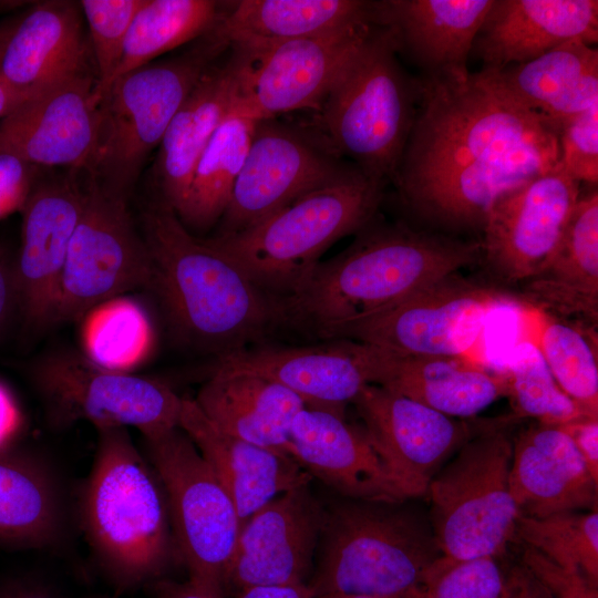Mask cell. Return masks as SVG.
<instances>
[{
	"mask_svg": "<svg viewBox=\"0 0 598 598\" xmlns=\"http://www.w3.org/2000/svg\"><path fill=\"white\" fill-rule=\"evenodd\" d=\"M559 159L555 128L478 72L464 81L423 78L394 182L424 221L448 230L482 229L497 198Z\"/></svg>",
	"mask_w": 598,
	"mask_h": 598,
	"instance_id": "obj_1",
	"label": "cell"
},
{
	"mask_svg": "<svg viewBox=\"0 0 598 598\" xmlns=\"http://www.w3.org/2000/svg\"><path fill=\"white\" fill-rule=\"evenodd\" d=\"M478 260L480 241L368 225L350 247L319 261L296 292L280 299L283 326L330 340L339 329Z\"/></svg>",
	"mask_w": 598,
	"mask_h": 598,
	"instance_id": "obj_2",
	"label": "cell"
},
{
	"mask_svg": "<svg viewBox=\"0 0 598 598\" xmlns=\"http://www.w3.org/2000/svg\"><path fill=\"white\" fill-rule=\"evenodd\" d=\"M142 236L152 261L148 289L158 295L186 344L217 359L249 348L283 326L280 299L195 237L164 200L142 214Z\"/></svg>",
	"mask_w": 598,
	"mask_h": 598,
	"instance_id": "obj_3",
	"label": "cell"
},
{
	"mask_svg": "<svg viewBox=\"0 0 598 598\" xmlns=\"http://www.w3.org/2000/svg\"><path fill=\"white\" fill-rule=\"evenodd\" d=\"M79 514L93 556L122 590L159 581L179 560L167 498L127 429H96Z\"/></svg>",
	"mask_w": 598,
	"mask_h": 598,
	"instance_id": "obj_4",
	"label": "cell"
},
{
	"mask_svg": "<svg viewBox=\"0 0 598 598\" xmlns=\"http://www.w3.org/2000/svg\"><path fill=\"white\" fill-rule=\"evenodd\" d=\"M383 185L354 166L246 229L203 240L282 299L297 291L333 243L371 224Z\"/></svg>",
	"mask_w": 598,
	"mask_h": 598,
	"instance_id": "obj_5",
	"label": "cell"
},
{
	"mask_svg": "<svg viewBox=\"0 0 598 598\" xmlns=\"http://www.w3.org/2000/svg\"><path fill=\"white\" fill-rule=\"evenodd\" d=\"M401 503L347 499L324 508L313 598H403L441 556L432 526Z\"/></svg>",
	"mask_w": 598,
	"mask_h": 598,
	"instance_id": "obj_6",
	"label": "cell"
},
{
	"mask_svg": "<svg viewBox=\"0 0 598 598\" xmlns=\"http://www.w3.org/2000/svg\"><path fill=\"white\" fill-rule=\"evenodd\" d=\"M390 29L375 24L319 111L331 147L365 174L395 179L421 99Z\"/></svg>",
	"mask_w": 598,
	"mask_h": 598,
	"instance_id": "obj_7",
	"label": "cell"
},
{
	"mask_svg": "<svg viewBox=\"0 0 598 598\" xmlns=\"http://www.w3.org/2000/svg\"><path fill=\"white\" fill-rule=\"evenodd\" d=\"M226 48L228 44L213 30L193 50L114 80L101 97L97 142L89 176L128 196L173 117Z\"/></svg>",
	"mask_w": 598,
	"mask_h": 598,
	"instance_id": "obj_8",
	"label": "cell"
},
{
	"mask_svg": "<svg viewBox=\"0 0 598 598\" xmlns=\"http://www.w3.org/2000/svg\"><path fill=\"white\" fill-rule=\"evenodd\" d=\"M513 415L470 437L427 487L432 529L443 556L502 555L519 516L509 488Z\"/></svg>",
	"mask_w": 598,
	"mask_h": 598,
	"instance_id": "obj_9",
	"label": "cell"
},
{
	"mask_svg": "<svg viewBox=\"0 0 598 598\" xmlns=\"http://www.w3.org/2000/svg\"><path fill=\"white\" fill-rule=\"evenodd\" d=\"M143 440L167 498L179 559L188 578L225 594L241 528L231 498L179 426Z\"/></svg>",
	"mask_w": 598,
	"mask_h": 598,
	"instance_id": "obj_10",
	"label": "cell"
},
{
	"mask_svg": "<svg viewBox=\"0 0 598 598\" xmlns=\"http://www.w3.org/2000/svg\"><path fill=\"white\" fill-rule=\"evenodd\" d=\"M32 380L52 424L89 422L142 436L177 427L183 398L167 384L97 364L84 353L53 351L32 367Z\"/></svg>",
	"mask_w": 598,
	"mask_h": 598,
	"instance_id": "obj_11",
	"label": "cell"
},
{
	"mask_svg": "<svg viewBox=\"0 0 598 598\" xmlns=\"http://www.w3.org/2000/svg\"><path fill=\"white\" fill-rule=\"evenodd\" d=\"M152 261L127 196L89 176L60 283L53 324L82 319L99 305L150 288Z\"/></svg>",
	"mask_w": 598,
	"mask_h": 598,
	"instance_id": "obj_12",
	"label": "cell"
},
{
	"mask_svg": "<svg viewBox=\"0 0 598 598\" xmlns=\"http://www.w3.org/2000/svg\"><path fill=\"white\" fill-rule=\"evenodd\" d=\"M375 23L255 49H234L238 112L260 122L305 109L319 111Z\"/></svg>",
	"mask_w": 598,
	"mask_h": 598,
	"instance_id": "obj_13",
	"label": "cell"
},
{
	"mask_svg": "<svg viewBox=\"0 0 598 598\" xmlns=\"http://www.w3.org/2000/svg\"><path fill=\"white\" fill-rule=\"evenodd\" d=\"M509 302V296L453 272L339 329L330 340L349 339L401 354L473 358L488 315Z\"/></svg>",
	"mask_w": 598,
	"mask_h": 598,
	"instance_id": "obj_14",
	"label": "cell"
},
{
	"mask_svg": "<svg viewBox=\"0 0 598 598\" xmlns=\"http://www.w3.org/2000/svg\"><path fill=\"white\" fill-rule=\"evenodd\" d=\"M354 166L288 126L260 121L216 235L246 229Z\"/></svg>",
	"mask_w": 598,
	"mask_h": 598,
	"instance_id": "obj_15",
	"label": "cell"
},
{
	"mask_svg": "<svg viewBox=\"0 0 598 598\" xmlns=\"http://www.w3.org/2000/svg\"><path fill=\"white\" fill-rule=\"evenodd\" d=\"M579 185L559 164L497 198L482 228L481 260L508 283L534 276L556 250Z\"/></svg>",
	"mask_w": 598,
	"mask_h": 598,
	"instance_id": "obj_16",
	"label": "cell"
},
{
	"mask_svg": "<svg viewBox=\"0 0 598 598\" xmlns=\"http://www.w3.org/2000/svg\"><path fill=\"white\" fill-rule=\"evenodd\" d=\"M352 403L406 499L426 495L443 462L470 437L495 424L475 427L377 384L365 385Z\"/></svg>",
	"mask_w": 598,
	"mask_h": 598,
	"instance_id": "obj_17",
	"label": "cell"
},
{
	"mask_svg": "<svg viewBox=\"0 0 598 598\" xmlns=\"http://www.w3.org/2000/svg\"><path fill=\"white\" fill-rule=\"evenodd\" d=\"M84 198L76 174L39 179L23 209L13 272L17 311L30 330L52 326L70 243Z\"/></svg>",
	"mask_w": 598,
	"mask_h": 598,
	"instance_id": "obj_18",
	"label": "cell"
},
{
	"mask_svg": "<svg viewBox=\"0 0 598 598\" xmlns=\"http://www.w3.org/2000/svg\"><path fill=\"white\" fill-rule=\"evenodd\" d=\"M210 373H245L274 381L300 396L307 408L344 415L368 384H377L375 349L332 339L303 347H249L217 358Z\"/></svg>",
	"mask_w": 598,
	"mask_h": 598,
	"instance_id": "obj_19",
	"label": "cell"
},
{
	"mask_svg": "<svg viewBox=\"0 0 598 598\" xmlns=\"http://www.w3.org/2000/svg\"><path fill=\"white\" fill-rule=\"evenodd\" d=\"M323 520L324 507L309 484L289 489L264 505L241 525L225 591L308 584Z\"/></svg>",
	"mask_w": 598,
	"mask_h": 598,
	"instance_id": "obj_20",
	"label": "cell"
},
{
	"mask_svg": "<svg viewBox=\"0 0 598 598\" xmlns=\"http://www.w3.org/2000/svg\"><path fill=\"white\" fill-rule=\"evenodd\" d=\"M96 85L84 72L24 102L0 120V154L39 168L87 172L100 125Z\"/></svg>",
	"mask_w": 598,
	"mask_h": 598,
	"instance_id": "obj_21",
	"label": "cell"
},
{
	"mask_svg": "<svg viewBox=\"0 0 598 598\" xmlns=\"http://www.w3.org/2000/svg\"><path fill=\"white\" fill-rule=\"evenodd\" d=\"M288 454L350 499H406L363 427L348 423L344 415L305 408L292 423Z\"/></svg>",
	"mask_w": 598,
	"mask_h": 598,
	"instance_id": "obj_22",
	"label": "cell"
},
{
	"mask_svg": "<svg viewBox=\"0 0 598 598\" xmlns=\"http://www.w3.org/2000/svg\"><path fill=\"white\" fill-rule=\"evenodd\" d=\"M79 2L53 0L19 17L0 47V82L31 100L86 71Z\"/></svg>",
	"mask_w": 598,
	"mask_h": 598,
	"instance_id": "obj_23",
	"label": "cell"
},
{
	"mask_svg": "<svg viewBox=\"0 0 598 598\" xmlns=\"http://www.w3.org/2000/svg\"><path fill=\"white\" fill-rule=\"evenodd\" d=\"M574 40H598L596 0H493L472 51L483 68L523 63Z\"/></svg>",
	"mask_w": 598,
	"mask_h": 598,
	"instance_id": "obj_24",
	"label": "cell"
},
{
	"mask_svg": "<svg viewBox=\"0 0 598 598\" xmlns=\"http://www.w3.org/2000/svg\"><path fill=\"white\" fill-rule=\"evenodd\" d=\"M509 488L519 516L543 518L598 506V482L558 426L536 423L517 435Z\"/></svg>",
	"mask_w": 598,
	"mask_h": 598,
	"instance_id": "obj_25",
	"label": "cell"
},
{
	"mask_svg": "<svg viewBox=\"0 0 598 598\" xmlns=\"http://www.w3.org/2000/svg\"><path fill=\"white\" fill-rule=\"evenodd\" d=\"M493 0L375 1V24L391 30L425 78L464 81L474 40Z\"/></svg>",
	"mask_w": 598,
	"mask_h": 598,
	"instance_id": "obj_26",
	"label": "cell"
},
{
	"mask_svg": "<svg viewBox=\"0 0 598 598\" xmlns=\"http://www.w3.org/2000/svg\"><path fill=\"white\" fill-rule=\"evenodd\" d=\"M178 426L189 436L231 498L241 525L278 495L309 484L311 475L291 456L225 433L183 398Z\"/></svg>",
	"mask_w": 598,
	"mask_h": 598,
	"instance_id": "obj_27",
	"label": "cell"
},
{
	"mask_svg": "<svg viewBox=\"0 0 598 598\" xmlns=\"http://www.w3.org/2000/svg\"><path fill=\"white\" fill-rule=\"evenodd\" d=\"M478 73L499 94L555 131L563 121L598 104V51L581 40L523 63Z\"/></svg>",
	"mask_w": 598,
	"mask_h": 598,
	"instance_id": "obj_28",
	"label": "cell"
},
{
	"mask_svg": "<svg viewBox=\"0 0 598 598\" xmlns=\"http://www.w3.org/2000/svg\"><path fill=\"white\" fill-rule=\"evenodd\" d=\"M533 308L558 318L598 323V192L582 194L556 250L544 267L522 282Z\"/></svg>",
	"mask_w": 598,
	"mask_h": 598,
	"instance_id": "obj_29",
	"label": "cell"
},
{
	"mask_svg": "<svg viewBox=\"0 0 598 598\" xmlns=\"http://www.w3.org/2000/svg\"><path fill=\"white\" fill-rule=\"evenodd\" d=\"M378 382L451 417H472L506 396L503 372L470 357L401 354L377 347Z\"/></svg>",
	"mask_w": 598,
	"mask_h": 598,
	"instance_id": "obj_30",
	"label": "cell"
},
{
	"mask_svg": "<svg viewBox=\"0 0 598 598\" xmlns=\"http://www.w3.org/2000/svg\"><path fill=\"white\" fill-rule=\"evenodd\" d=\"M237 83L231 61L210 66L193 87L158 146L154 176L162 200L179 216L197 162L224 117L235 106Z\"/></svg>",
	"mask_w": 598,
	"mask_h": 598,
	"instance_id": "obj_31",
	"label": "cell"
},
{
	"mask_svg": "<svg viewBox=\"0 0 598 598\" xmlns=\"http://www.w3.org/2000/svg\"><path fill=\"white\" fill-rule=\"evenodd\" d=\"M194 400L225 433L286 455L292 423L307 408L281 384L245 373H210Z\"/></svg>",
	"mask_w": 598,
	"mask_h": 598,
	"instance_id": "obj_32",
	"label": "cell"
},
{
	"mask_svg": "<svg viewBox=\"0 0 598 598\" xmlns=\"http://www.w3.org/2000/svg\"><path fill=\"white\" fill-rule=\"evenodd\" d=\"M365 22L375 23V1L241 0L214 32L231 49H255Z\"/></svg>",
	"mask_w": 598,
	"mask_h": 598,
	"instance_id": "obj_33",
	"label": "cell"
},
{
	"mask_svg": "<svg viewBox=\"0 0 598 598\" xmlns=\"http://www.w3.org/2000/svg\"><path fill=\"white\" fill-rule=\"evenodd\" d=\"M64 526L62 489L48 464L14 447L0 450V546L47 547Z\"/></svg>",
	"mask_w": 598,
	"mask_h": 598,
	"instance_id": "obj_34",
	"label": "cell"
},
{
	"mask_svg": "<svg viewBox=\"0 0 598 598\" xmlns=\"http://www.w3.org/2000/svg\"><path fill=\"white\" fill-rule=\"evenodd\" d=\"M258 121L234 107L210 137L195 167L186 204L178 216L190 230L217 223L246 161Z\"/></svg>",
	"mask_w": 598,
	"mask_h": 598,
	"instance_id": "obj_35",
	"label": "cell"
},
{
	"mask_svg": "<svg viewBox=\"0 0 598 598\" xmlns=\"http://www.w3.org/2000/svg\"><path fill=\"white\" fill-rule=\"evenodd\" d=\"M530 307V306H528ZM523 316L528 342L540 352L558 386L590 417H598V334L596 327L530 307Z\"/></svg>",
	"mask_w": 598,
	"mask_h": 598,
	"instance_id": "obj_36",
	"label": "cell"
},
{
	"mask_svg": "<svg viewBox=\"0 0 598 598\" xmlns=\"http://www.w3.org/2000/svg\"><path fill=\"white\" fill-rule=\"evenodd\" d=\"M221 7L212 0H144L130 27L113 81L212 32L224 13Z\"/></svg>",
	"mask_w": 598,
	"mask_h": 598,
	"instance_id": "obj_37",
	"label": "cell"
},
{
	"mask_svg": "<svg viewBox=\"0 0 598 598\" xmlns=\"http://www.w3.org/2000/svg\"><path fill=\"white\" fill-rule=\"evenodd\" d=\"M516 535L556 565L598 585V512H565L543 518L518 516Z\"/></svg>",
	"mask_w": 598,
	"mask_h": 598,
	"instance_id": "obj_38",
	"label": "cell"
},
{
	"mask_svg": "<svg viewBox=\"0 0 598 598\" xmlns=\"http://www.w3.org/2000/svg\"><path fill=\"white\" fill-rule=\"evenodd\" d=\"M84 317V354L97 364L131 372L145 357L152 339L151 327L133 301L121 296L99 305Z\"/></svg>",
	"mask_w": 598,
	"mask_h": 598,
	"instance_id": "obj_39",
	"label": "cell"
},
{
	"mask_svg": "<svg viewBox=\"0 0 598 598\" xmlns=\"http://www.w3.org/2000/svg\"><path fill=\"white\" fill-rule=\"evenodd\" d=\"M503 373L514 417H532L544 425L560 426L587 416L558 386L533 343H520Z\"/></svg>",
	"mask_w": 598,
	"mask_h": 598,
	"instance_id": "obj_40",
	"label": "cell"
},
{
	"mask_svg": "<svg viewBox=\"0 0 598 598\" xmlns=\"http://www.w3.org/2000/svg\"><path fill=\"white\" fill-rule=\"evenodd\" d=\"M144 0H82L90 45L96 65V90L102 97L122 60L130 27Z\"/></svg>",
	"mask_w": 598,
	"mask_h": 598,
	"instance_id": "obj_41",
	"label": "cell"
},
{
	"mask_svg": "<svg viewBox=\"0 0 598 598\" xmlns=\"http://www.w3.org/2000/svg\"><path fill=\"white\" fill-rule=\"evenodd\" d=\"M422 586L425 598H509L507 579L493 557L456 560L442 555Z\"/></svg>",
	"mask_w": 598,
	"mask_h": 598,
	"instance_id": "obj_42",
	"label": "cell"
},
{
	"mask_svg": "<svg viewBox=\"0 0 598 598\" xmlns=\"http://www.w3.org/2000/svg\"><path fill=\"white\" fill-rule=\"evenodd\" d=\"M556 133L559 164L579 184L598 182V104L563 121Z\"/></svg>",
	"mask_w": 598,
	"mask_h": 598,
	"instance_id": "obj_43",
	"label": "cell"
},
{
	"mask_svg": "<svg viewBox=\"0 0 598 598\" xmlns=\"http://www.w3.org/2000/svg\"><path fill=\"white\" fill-rule=\"evenodd\" d=\"M522 559L527 573L551 598H598V585L579 571L556 565L534 548L525 546Z\"/></svg>",
	"mask_w": 598,
	"mask_h": 598,
	"instance_id": "obj_44",
	"label": "cell"
},
{
	"mask_svg": "<svg viewBox=\"0 0 598 598\" xmlns=\"http://www.w3.org/2000/svg\"><path fill=\"white\" fill-rule=\"evenodd\" d=\"M38 169L17 156L0 154V219L21 213L39 181Z\"/></svg>",
	"mask_w": 598,
	"mask_h": 598,
	"instance_id": "obj_45",
	"label": "cell"
},
{
	"mask_svg": "<svg viewBox=\"0 0 598 598\" xmlns=\"http://www.w3.org/2000/svg\"><path fill=\"white\" fill-rule=\"evenodd\" d=\"M573 441L590 474L598 482V417H581L558 426Z\"/></svg>",
	"mask_w": 598,
	"mask_h": 598,
	"instance_id": "obj_46",
	"label": "cell"
},
{
	"mask_svg": "<svg viewBox=\"0 0 598 598\" xmlns=\"http://www.w3.org/2000/svg\"><path fill=\"white\" fill-rule=\"evenodd\" d=\"M13 261L14 257L0 244V334L17 311Z\"/></svg>",
	"mask_w": 598,
	"mask_h": 598,
	"instance_id": "obj_47",
	"label": "cell"
},
{
	"mask_svg": "<svg viewBox=\"0 0 598 598\" xmlns=\"http://www.w3.org/2000/svg\"><path fill=\"white\" fill-rule=\"evenodd\" d=\"M157 598H225V594L192 578L184 582L162 579L157 581Z\"/></svg>",
	"mask_w": 598,
	"mask_h": 598,
	"instance_id": "obj_48",
	"label": "cell"
},
{
	"mask_svg": "<svg viewBox=\"0 0 598 598\" xmlns=\"http://www.w3.org/2000/svg\"><path fill=\"white\" fill-rule=\"evenodd\" d=\"M21 425V415L10 391L0 383V450L13 447L11 442Z\"/></svg>",
	"mask_w": 598,
	"mask_h": 598,
	"instance_id": "obj_49",
	"label": "cell"
},
{
	"mask_svg": "<svg viewBox=\"0 0 598 598\" xmlns=\"http://www.w3.org/2000/svg\"><path fill=\"white\" fill-rule=\"evenodd\" d=\"M236 598H313L308 584L252 586L237 592Z\"/></svg>",
	"mask_w": 598,
	"mask_h": 598,
	"instance_id": "obj_50",
	"label": "cell"
},
{
	"mask_svg": "<svg viewBox=\"0 0 598 598\" xmlns=\"http://www.w3.org/2000/svg\"><path fill=\"white\" fill-rule=\"evenodd\" d=\"M0 598H58V596L40 582L12 579L0 585Z\"/></svg>",
	"mask_w": 598,
	"mask_h": 598,
	"instance_id": "obj_51",
	"label": "cell"
},
{
	"mask_svg": "<svg viewBox=\"0 0 598 598\" xmlns=\"http://www.w3.org/2000/svg\"><path fill=\"white\" fill-rule=\"evenodd\" d=\"M507 584L509 598H551L525 568L515 569Z\"/></svg>",
	"mask_w": 598,
	"mask_h": 598,
	"instance_id": "obj_52",
	"label": "cell"
},
{
	"mask_svg": "<svg viewBox=\"0 0 598 598\" xmlns=\"http://www.w3.org/2000/svg\"><path fill=\"white\" fill-rule=\"evenodd\" d=\"M18 19H19V17L0 22V47L6 41V39L9 37V34L11 33V31L14 28Z\"/></svg>",
	"mask_w": 598,
	"mask_h": 598,
	"instance_id": "obj_53",
	"label": "cell"
},
{
	"mask_svg": "<svg viewBox=\"0 0 598 598\" xmlns=\"http://www.w3.org/2000/svg\"><path fill=\"white\" fill-rule=\"evenodd\" d=\"M10 106V95L7 89L0 83V118L8 112Z\"/></svg>",
	"mask_w": 598,
	"mask_h": 598,
	"instance_id": "obj_54",
	"label": "cell"
},
{
	"mask_svg": "<svg viewBox=\"0 0 598 598\" xmlns=\"http://www.w3.org/2000/svg\"><path fill=\"white\" fill-rule=\"evenodd\" d=\"M403 598H425V592H424L423 586H419V587L412 589Z\"/></svg>",
	"mask_w": 598,
	"mask_h": 598,
	"instance_id": "obj_55",
	"label": "cell"
},
{
	"mask_svg": "<svg viewBox=\"0 0 598 598\" xmlns=\"http://www.w3.org/2000/svg\"><path fill=\"white\" fill-rule=\"evenodd\" d=\"M318 598H374V597H368V596H358V595H341V594H332V595H324Z\"/></svg>",
	"mask_w": 598,
	"mask_h": 598,
	"instance_id": "obj_56",
	"label": "cell"
},
{
	"mask_svg": "<svg viewBox=\"0 0 598 598\" xmlns=\"http://www.w3.org/2000/svg\"><path fill=\"white\" fill-rule=\"evenodd\" d=\"M102 598H110V597H102Z\"/></svg>",
	"mask_w": 598,
	"mask_h": 598,
	"instance_id": "obj_57",
	"label": "cell"
}]
</instances>
